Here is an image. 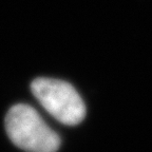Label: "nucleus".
Returning a JSON list of instances; mask_svg holds the SVG:
<instances>
[{
	"label": "nucleus",
	"instance_id": "f257e3e1",
	"mask_svg": "<svg viewBox=\"0 0 152 152\" xmlns=\"http://www.w3.org/2000/svg\"><path fill=\"white\" fill-rule=\"evenodd\" d=\"M5 130L13 144L26 152H56L60 147L58 134L28 104H18L9 110Z\"/></svg>",
	"mask_w": 152,
	"mask_h": 152
},
{
	"label": "nucleus",
	"instance_id": "f03ea898",
	"mask_svg": "<svg viewBox=\"0 0 152 152\" xmlns=\"http://www.w3.org/2000/svg\"><path fill=\"white\" fill-rule=\"evenodd\" d=\"M32 92L54 118L66 126H76L86 116L83 98L72 85L64 80L40 77L31 85Z\"/></svg>",
	"mask_w": 152,
	"mask_h": 152
}]
</instances>
